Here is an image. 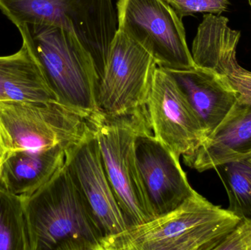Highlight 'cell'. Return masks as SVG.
Segmentation results:
<instances>
[{
  "label": "cell",
  "instance_id": "5",
  "mask_svg": "<svg viewBox=\"0 0 251 250\" xmlns=\"http://www.w3.org/2000/svg\"><path fill=\"white\" fill-rule=\"evenodd\" d=\"M0 10L16 27L47 23L75 34L92 56L101 78L118 30L113 0H0Z\"/></svg>",
  "mask_w": 251,
  "mask_h": 250
},
{
  "label": "cell",
  "instance_id": "12",
  "mask_svg": "<svg viewBox=\"0 0 251 250\" xmlns=\"http://www.w3.org/2000/svg\"><path fill=\"white\" fill-rule=\"evenodd\" d=\"M251 157V106L237 101L216 129L191 155L186 165L202 173Z\"/></svg>",
  "mask_w": 251,
  "mask_h": 250
},
{
  "label": "cell",
  "instance_id": "15",
  "mask_svg": "<svg viewBox=\"0 0 251 250\" xmlns=\"http://www.w3.org/2000/svg\"><path fill=\"white\" fill-rule=\"evenodd\" d=\"M0 100L57 101L28 45L0 57Z\"/></svg>",
  "mask_w": 251,
  "mask_h": 250
},
{
  "label": "cell",
  "instance_id": "13",
  "mask_svg": "<svg viewBox=\"0 0 251 250\" xmlns=\"http://www.w3.org/2000/svg\"><path fill=\"white\" fill-rule=\"evenodd\" d=\"M166 69V68H165ZM181 88L209 136L237 103L232 88L209 69H167Z\"/></svg>",
  "mask_w": 251,
  "mask_h": 250
},
{
  "label": "cell",
  "instance_id": "14",
  "mask_svg": "<svg viewBox=\"0 0 251 250\" xmlns=\"http://www.w3.org/2000/svg\"><path fill=\"white\" fill-rule=\"evenodd\" d=\"M75 146L10 151L0 167V186L14 195L30 196L64 165L68 154Z\"/></svg>",
  "mask_w": 251,
  "mask_h": 250
},
{
  "label": "cell",
  "instance_id": "11",
  "mask_svg": "<svg viewBox=\"0 0 251 250\" xmlns=\"http://www.w3.org/2000/svg\"><path fill=\"white\" fill-rule=\"evenodd\" d=\"M66 163L103 239L127 230L125 216L103 166L94 129L70 150Z\"/></svg>",
  "mask_w": 251,
  "mask_h": 250
},
{
  "label": "cell",
  "instance_id": "19",
  "mask_svg": "<svg viewBox=\"0 0 251 250\" xmlns=\"http://www.w3.org/2000/svg\"><path fill=\"white\" fill-rule=\"evenodd\" d=\"M216 250H251V223L240 220Z\"/></svg>",
  "mask_w": 251,
  "mask_h": 250
},
{
  "label": "cell",
  "instance_id": "22",
  "mask_svg": "<svg viewBox=\"0 0 251 250\" xmlns=\"http://www.w3.org/2000/svg\"><path fill=\"white\" fill-rule=\"evenodd\" d=\"M249 159L250 160V161L251 162V157H250V158H249Z\"/></svg>",
  "mask_w": 251,
  "mask_h": 250
},
{
  "label": "cell",
  "instance_id": "18",
  "mask_svg": "<svg viewBox=\"0 0 251 250\" xmlns=\"http://www.w3.org/2000/svg\"><path fill=\"white\" fill-rule=\"evenodd\" d=\"M180 19L196 13L221 16L228 10V0H167Z\"/></svg>",
  "mask_w": 251,
  "mask_h": 250
},
{
  "label": "cell",
  "instance_id": "17",
  "mask_svg": "<svg viewBox=\"0 0 251 250\" xmlns=\"http://www.w3.org/2000/svg\"><path fill=\"white\" fill-rule=\"evenodd\" d=\"M224 183L229 205L227 209L240 220L251 223V162L249 159L215 168Z\"/></svg>",
  "mask_w": 251,
  "mask_h": 250
},
{
  "label": "cell",
  "instance_id": "7",
  "mask_svg": "<svg viewBox=\"0 0 251 250\" xmlns=\"http://www.w3.org/2000/svg\"><path fill=\"white\" fill-rule=\"evenodd\" d=\"M157 67L149 48L118 29L100 79V113L119 115L146 107Z\"/></svg>",
  "mask_w": 251,
  "mask_h": 250
},
{
  "label": "cell",
  "instance_id": "4",
  "mask_svg": "<svg viewBox=\"0 0 251 250\" xmlns=\"http://www.w3.org/2000/svg\"><path fill=\"white\" fill-rule=\"evenodd\" d=\"M103 166L128 228L154 219L139 175L136 139L151 129L146 107L126 114L91 115Z\"/></svg>",
  "mask_w": 251,
  "mask_h": 250
},
{
  "label": "cell",
  "instance_id": "16",
  "mask_svg": "<svg viewBox=\"0 0 251 250\" xmlns=\"http://www.w3.org/2000/svg\"><path fill=\"white\" fill-rule=\"evenodd\" d=\"M0 250H31L24 197L1 186Z\"/></svg>",
  "mask_w": 251,
  "mask_h": 250
},
{
  "label": "cell",
  "instance_id": "6",
  "mask_svg": "<svg viewBox=\"0 0 251 250\" xmlns=\"http://www.w3.org/2000/svg\"><path fill=\"white\" fill-rule=\"evenodd\" d=\"M91 115L57 101L0 100V126L10 151L75 146L92 131Z\"/></svg>",
  "mask_w": 251,
  "mask_h": 250
},
{
  "label": "cell",
  "instance_id": "8",
  "mask_svg": "<svg viewBox=\"0 0 251 250\" xmlns=\"http://www.w3.org/2000/svg\"><path fill=\"white\" fill-rule=\"evenodd\" d=\"M118 29L151 50L159 67H195L182 19L167 0H119Z\"/></svg>",
  "mask_w": 251,
  "mask_h": 250
},
{
  "label": "cell",
  "instance_id": "21",
  "mask_svg": "<svg viewBox=\"0 0 251 250\" xmlns=\"http://www.w3.org/2000/svg\"><path fill=\"white\" fill-rule=\"evenodd\" d=\"M248 1H249V6H250L251 10V0H248Z\"/></svg>",
  "mask_w": 251,
  "mask_h": 250
},
{
  "label": "cell",
  "instance_id": "1",
  "mask_svg": "<svg viewBox=\"0 0 251 250\" xmlns=\"http://www.w3.org/2000/svg\"><path fill=\"white\" fill-rule=\"evenodd\" d=\"M240 222L194 190L173 211L104 238L100 250H216Z\"/></svg>",
  "mask_w": 251,
  "mask_h": 250
},
{
  "label": "cell",
  "instance_id": "9",
  "mask_svg": "<svg viewBox=\"0 0 251 250\" xmlns=\"http://www.w3.org/2000/svg\"><path fill=\"white\" fill-rule=\"evenodd\" d=\"M146 108L153 135L178 157L191 155L206 139L184 92L164 68L155 71Z\"/></svg>",
  "mask_w": 251,
  "mask_h": 250
},
{
  "label": "cell",
  "instance_id": "10",
  "mask_svg": "<svg viewBox=\"0 0 251 250\" xmlns=\"http://www.w3.org/2000/svg\"><path fill=\"white\" fill-rule=\"evenodd\" d=\"M139 175L154 218L176 208L194 189L174 154L153 135L143 132L135 141Z\"/></svg>",
  "mask_w": 251,
  "mask_h": 250
},
{
  "label": "cell",
  "instance_id": "2",
  "mask_svg": "<svg viewBox=\"0 0 251 250\" xmlns=\"http://www.w3.org/2000/svg\"><path fill=\"white\" fill-rule=\"evenodd\" d=\"M31 250H100L103 236L69 168L25 198Z\"/></svg>",
  "mask_w": 251,
  "mask_h": 250
},
{
  "label": "cell",
  "instance_id": "20",
  "mask_svg": "<svg viewBox=\"0 0 251 250\" xmlns=\"http://www.w3.org/2000/svg\"><path fill=\"white\" fill-rule=\"evenodd\" d=\"M10 151L4 132L0 126V167Z\"/></svg>",
  "mask_w": 251,
  "mask_h": 250
},
{
  "label": "cell",
  "instance_id": "3",
  "mask_svg": "<svg viewBox=\"0 0 251 250\" xmlns=\"http://www.w3.org/2000/svg\"><path fill=\"white\" fill-rule=\"evenodd\" d=\"M17 28L57 101L85 114L100 113V77L92 56L76 35L47 23Z\"/></svg>",
  "mask_w": 251,
  "mask_h": 250
}]
</instances>
